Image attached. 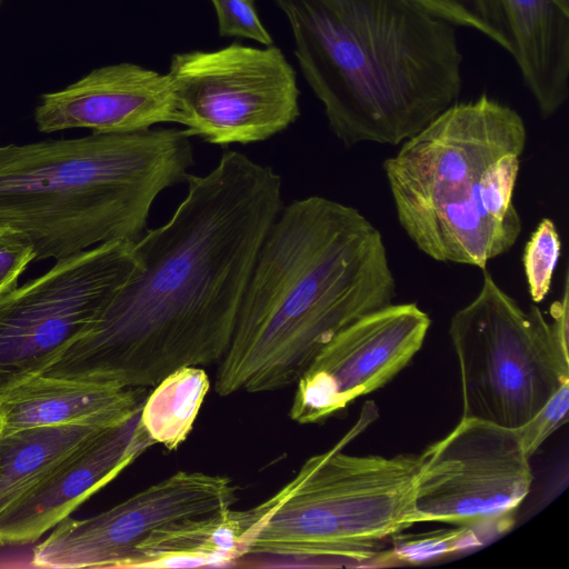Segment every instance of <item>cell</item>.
Returning a JSON list of instances; mask_svg holds the SVG:
<instances>
[{"instance_id": "6da1fadb", "label": "cell", "mask_w": 569, "mask_h": 569, "mask_svg": "<svg viewBox=\"0 0 569 569\" xmlns=\"http://www.w3.org/2000/svg\"><path fill=\"white\" fill-rule=\"evenodd\" d=\"M186 181L170 219L134 242L139 270L42 375L146 388L224 356L258 252L283 208L282 180L227 150L212 170Z\"/></svg>"}, {"instance_id": "7a4b0ae2", "label": "cell", "mask_w": 569, "mask_h": 569, "mask_svg": "<svg viewBox=\"0 0 569 569\" xmlns=\"http://www.w3.org/2000/svg\"><path fill=\"white\" fill-rule=\"evenodd\" d=\"M395 296L382 234L363 214L321 196L292 201L258 252L216 392L295 385L339 331Z\"/></svg>"}, {"instance_id": "3957f363", "label": "cell", "mask_w": 569, "mask_h": 569, "mask_svg": "<svg viewBox=\"0 0 569 569\" xmlns=\"http://www.w3.org/2000/svg\"><path fill=\"white\" fill-rule=\"evenodd\" d=\"M302 74L347 148L398 146L457 102L453 26L411 0H274Z\"/></svg>"}, {"instance_id": "277c9868", "label": "cell", "mask_w": 569, "mask_h": 569, "mask_svg": "<svg viewBox=\"0 0 569 569\" xmlns=\"http://www.w3.org/2000/svg\"><path fill=\"white\" fill-rule=\"evenodd\" d=\"M193 164L186 129L0 144V226L27 234L36 261L137 241L156 198Z\"/></svg>"}, {"instance_id": "5b68a950", "label": "cell", "mask_w": 569, "mask_h": 569, "mask_svg": "<svg viewBox=\"0 0 569 569\" xmlns=\"http://www.w3.org/2000/svg\"><path fill=\"white\" fill-rule=\"evenodd\" d=\"M526 141L521 116L482 94L451 104L385 160L398 221L421 252L483 270L511 249Z\"/></svg>"}, {"instance_id": "8992f818", "label": "cell", "mask_w": 569, "mask_h": 569, "mask_svg": "<svg viewBox=\"0 0 569 569\" xmlns=\"http://www.w3.org/2000/svg\"><path fill=\"white\" fill-rule=\"evenodd\" d=\"M377 417L375 403H366L339 442L306 460L284 487L253 507L240 559L277 557L303 567L395 565L392 539L415 525L419 455L342 451Z\"/></svg>"}, {"instance_id": "52a82bcc", "label": "cell", "mask_w": 569, "mask_h": 569, "mask_svg": "<svg viewBox=\"0 0 569 569\" xmlns=\"http://www.w3.org/2000/svg\"><path fill=\"white\" fill-rule=\"evenodd\" d=\"M548 321L525 311L483 269L476 298L451 318L462 418L509 429L530 420L569 381V279Z\"/></svg>"}, {"instance_id": "ba28073f", "label": "cell", "mask_w": 569, "mask_h": 569, "mask_svg": "<svg viewBox=\"0 0 569 569\" xmlns=\"http://www.w3.org/2000/svg\"><path fill=\"white\" fill-rule=\"evenodd\" d=\"M134 242L108 241L56 260L0 297V398L47 371L91 329L139 270Z\"/></svg>"}, {"instance_id": "9c48e42d", "label": "cell", "mask_w": 569, "mask_h": 569, "mask_svg": "<svg viewBox=\"0 0 569 569\" xmlns=\"http://www.w3.org/2000/svg\"><path fill=\"white\" fill-rule=\"evenodd\" d=\"M168 74L178 123L211 144L267 140L300 114L295 70L274 46L177 53Z\"/></svg>"}, {"instance_id": "30bf717a", "label": "cell", "mask_w": 569, "mask_h": 569, "mask_svg": "<svg viewBox=\"0 0 569 569\" xmlns=\"http://www.w3.org/2000/svg\"><path fill=\"white\" fill-rule=\"evenodd\" d=\"M533 482L515 429L462 418L419 455L413 522L506 530Z\"/></svg>"}, {"instance_id": "8fae6325", "label": "cell", "mask_w": 569, "mask_h": 569, "mask_svg": "<svg viewBox=\"0 0 569 569\" xmlns=\"http://www.w3.org/2000/svg\"><path fill=\"white\" fill-rule=\"evenodd\" d=\"M239 488L229 477L178 471L86 519L67 517L32 553L38 568H128L159 529L231 508Z\"/></svg>"}, {"instance_id": "7c38bea8", "label": "cell", "mask_w": 569, "mask_h": 569, "mask_svg": "<svg viewBox=\"0 0 569 569\" xmlns=\"http://www.w3.org/2000/svg\"><path fill=\"white\" fill-rule=\"evenodd\" d=\"M417 303H391L339 331L296 382L291 420L319 423L392 380L421 349L430 327Z\"/></svg>"}, {"instance_id": "4fadbf2b", "label": "cell", "mask_w": 569, "mask_h": 569, "mask_svg": "<svg viewBox=\"0 0 569 569\" xmlns=\"http://www.w3.org/2000/svg\"><path fill=\"white\" fill-rule=\"evenodd\" d=\"M141 409L88 437L9 505L0 513V546L36 542L152 446Z\"/></svg>"}, {"instance_id": "5bb4252c", "label": "cell", "mask_w": 569, "mask_h": 569, "mask_svg": "<svg viewBox=\"0 0 569 569\" xmlns=\"http://www.w3.org/2000/svg\"><path fill=\"white\" fill-rule=\"evenodd\" d=\"M169 74L122 62L92 70L74 83L41 96L34 110L43 133L87 128L94 133H130L178 123Z\"/></svg>"}, {"instance_id": "9a60e30c", "label": "cell", "mask_w": 569, "mask_h": 569, "mask_svg": "<svg viewBox=\"0 0 569 569\" xmlns=\"http://www.w3.org/2000/svg\"><path fill=\"white\" fill-rule=\"evenodd\" d=\"M144 387L36 376L0 398L1 435L78 423L117 425L139 411Z\"/></svg>"}, {"instance_id": "2e32d148", "label": "cell", "mask_w": 569, "mask_h": 569, "mask_svg": "<svg viewBox=\"0 0 569 569\" xmlns=\"http://www.w3.org/2000/svg\"><path fill=\"white\" fill-rule=\"evenodd\" d=\"M521 77L542 118L569 96V0H498Z\"/></svg>"}, {"instance_id": "e0dca14e", "label": "cell", "mask_w": 569, "mask_h": 569, "mask_svg": "<svg viewBox=\"0 0 569 569\" xmlns=\"http://www.w3.org/2000/svg\"><path fill=\"white\" fill-rule=\"evenodd\" d=\"M254 519L253 508H229L163 527L138 547L128 568L229 566L241 557L243 537Z\"/></svg>"}, {"instance_id": "ac0fdd59", "label": "cell", "mask_w": 569, "mask_h": 569, "mask_svg": "<svg viewBox=\"0 0 569 569\" xmlns=\"http://www.w3.org/2000/svg\"><path fill=\"white\" fill-rule=\"evenodd\" d=\"M107 427L110 426L78 423L1 435L0 513L73 448Z\"/></svg>"}, {"instance_id": "d6986e66", "label": "cell", "mask_w": 569, "mask_h": 569, "mask_svg": "<svg viewBox=\"0 0 569 569\" xmlns=\"http://www.w3.org/2000/svg\"><path fill=\"white\" fill-rule=\"evenodd\" d=\"M209 388L208 375L197 366L180 367L159 381L140 413L153 442L169 450L178 448L191 432Z\"/></svg>"}, {"instance_id": "ffe728a7", "label": "cell", "mask_w": 569, "mask_h": 569, "mask_svg": "<svg viewBox=\"0 0 569 569\" xmlns=\"http://www.w3.org/2000/svg\"><path fill=\"white\" fill-rule=\"evenodd\" d=\"M506 531L493 525L456 526L421 535L397 533L392 539V553L398 563L429 561L456 551L480 546Z\"/></svg>"}, {"instance_id": "44dd1931", "label": "cell", "mask_w": 569, "mask_h": 569, "mask_svg": "<svg viewBox=\"0 0 569 569\" xmlns=\"http://www.w3.org/2000/svg\"><path fill=\"white\" fill-rule=\"evenodd\" d=\"M453 27L475 29L511 54L512 42L498 0H411Z\"/></svg>"}, {"instance_id": "7402d4cb", "label": "cell", "mask_w": 569, "mask_h": 569, "mask_svg": "<svg viewBox=\"0 0 569 569\" xmlns=\"http://www.w3.org/2000/svg\"><path fill=\"white\" fill-rule=\"evenodd\" d=\"M560 252L561 239L556 224L551 219L543 218L528 240L522 258L533 302H541L550 291Z\"/></svg>"}, {"instance_id": "603a6c76", "label": "cell", "mask_w": 569, "mask_h": 569, "mask_svg": "<svg viewBox=\"0 0 569 569\" xmlns=\"http://www.w3.org/2000/svg\"><path fill=\"white\" fill-rule=\"evenodd\" d=\"M568 410L569 381L565 382L530 420L515 429L529 459L556 430L568 421Z\"/></svg>"}, {"instance_id": "cb8c5ba5", "label": "cell", "mask_w": 569, "mask_h": 569, "mask_svg": "<svg viewBox=\"0 0 569 569\" xmlns=\"http://www.w3.org/2000/svg\"><path fill=\"white\" fill-rule=\"evenodd\" d=\"M218 17L221 37H242L264 46L272 44V38L261 23L252 0H211Z\"/></svg>"}, {"instance_id": "d4e9b609", "label": "cell", "mask_w": 569, "mask_h": 569, "mask_svg": "<svg viewBox=\"0 0 569 569\" xmlns=\"http://www.w3.org/2000/svg\"><path fill=\"white\" fill-rule=\"evenodd\" d=\"M36 260L30 238L18 229L0 226V297L18 287L28 266Z\"/></svg>"}, {"instance_id": "484cf974", "label": "cell", "mask_w": 569, "mask_h": 569, "mask_svg": "<svg viewBox=\"0 0 569 569\" xmlns=\"http://www.w3.org/2000/svg\"><path fill=\"white\" fill-rule=\"evenodd\" d=\"M0 436H1V423H0Z\"/></svg>"}, {"instance_id": "4316f807", "label": "cell", "mask_w": 569, "mask_h": 569, "mask_svg": "<svg viewBox=\"0 0 569 569\" xmlns=\"http://www.w3.org/2000/svg\"><path fill=\"white\" fill-rule=\"evenodd\" d=\"M1 1H2V0H0V4H1Z\"/></svg>"}]
</instances>
